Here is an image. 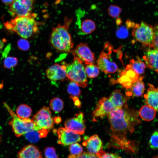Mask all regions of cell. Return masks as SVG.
I'll return each mask as SVG.
<instances>
[{"mask_svg":"<svg viewBox=\"0 0 158 158\" xmlns=\"http://www.w3.org/2000/svg\"><path fill=\"white\" fill-rule=\"evenodd\" d=\"M4 45V42L0 40V50L3 48Z\"/></svg>","mask_w":158,"mask_h":158,"instance_id":"f6af8a7d","label":"cell"},{"mask_svg":"<svg viewBox=\"0 0 158 158\" xmlns=\"http://www.w3.org/2000/svg\"><path fill=\"white\" fill-rule=\"evenodd\" d=\"M86 147L89 152L97 154L102 150V143L101 140L96 134L91 136L83 143Z\"/></svg>","mask_w":158,"mask_h":158,"instance_id":"2e32d148","label":"cell"},{"mask_svg":"<svg viewBox=\"0 0 158 158\" xmlns=\"http://www.w3.org/2000/svg\"><path fill=\"white\" fill-rule=\"evenodd\" d=\"M82 32L84 34H88L95 31L96 26L95 22L91 19H86L81 21L77 20Z\"/></svg>","mask_w":158,"mask_h":158,"instance_id":"cb8c5ba5","label":"cell"},{"mask_svg":"<svg viewBox=\"0 0 158 158\" xmlns=\"http://www.w3.org/2000/svg\"><path fill=\"white\" fill-rule=\"evenodd\" d=\"M71 19H65L64 25L58 24L53 28L50 41L51 44L57 50L64 53L71 51L73 43L68 30Z\"/></svg>","mask_w":158,"mask_h":158,"instance_id":"277c9868","label":"cell"},{"mask_svg":"<svg viewBox=\"0 0 158 158\" xmlns=\"http://www.w3.org/2000/svg\"><path fill=\"white\" fill-rule=\"evenodd\" d=\"M36 14L24 16L16 17L4 23L6 29L13 31L21 37L27 39L39 32V23L35 20Z\"/></svg>","mask_w":158,"mask_h":158,"instance_id":"7a4b0ae2","label":"cell"},{"mask_svg":"<svg viewBox=\"0 0 158 158\" xmlns=\"http://www.w3.org/2000/svg\"><path fill=\"white\" fill-rule=\"evenodd\" d=\"M49 131L42 129L39 130H33L25 134V138L29 141L35 142H37L40 138H44L47 135Z\"/></svg>","mask_w":158,"mask_h":158,"instance_id":"603a6c76","label":"cell"},{"mask_svg":"<svg viewBox=\"0 0 158 158\" xmlns=\"http://www.w3.org/2000/svg\"><path fill=\"white\" fill-rule=\"evenodd\" d=\"M42 158V157H39V158Z\"/></svg>","mask_w":158,"mask_h":158,"instance_id":"7dc6e473","label":"cell"},{"mask_svg":"<svg viewBox=\"0 0 158 158\" xmlns=\"http://www.w3.org/2000/svg\"><path fill=\"white\" fill-rule=\"evenodd\" d=\"M83 113L80 112L73 118L66 120L65 122V128L79 135L83 134L86 127Z\"/></svg>","mask_w":158,"mask_h":158,"instance_id":"8fae6325","label":"cell"},{"mask_svg":"<svg viewBox=\"0 0 158 158\" xmlns=\"http://www.w3.org/2000/svg\"><path fill=\"white\" fill-rule=\"evenodd\" d=\"M122 23V21L121 18H116V24L119 25H121Z\"/></svg>","mask_w":158,"mask_h":158,"instance_id":"ee69618b","label":"cell"},{"mask_svg":"<svg viewBox=\"0 0 158 158\" xmlns=\"http://www.w3.org/2000/svg\"><path fill=\"white\" fill-rule=\"evenodd\" d=\"M116 35L120 38H124L127 37L128 32L127 28L124 26H120L117 30Z\"/></svg>","mask_w":158,"mask_h":158,"instance_id":"d590c367","label":"cell"},{"mask_svg":"<svg viewBox=\"0 0 158 158\" xmlns=\"http://www.w3.org/2000/svg\"><path fill=\"white\" fill-rule=\"evenodd\" d=\"M120 76L116 80H113V84L119 83L126 89H130L132 84L138 79L137 74L131 69L125 68L120 73Z\"/></svg>","mask_w":158,"mask_h":158,"instance_id":"5bb4252c","label":"cell"},{"mask_svg":"<svg viewBox=\"0 0 158 158\" xmlns=\"http://www.w3.org/2000/svg\"><path fill=\"white\" fill-rule=\"evenodd\" d=\"M3 104L11 116L8 124L11 126L17 137H20L33 130H36V125L32 119H22L19 118L6 103L4 102Z\"/></svg>","mask_w":158,"mask_h":158,"instance_id":"5b68a950","label":"cell"},{"mask_svg":"<svg viewBox=\"0 0 158 158\" xmlns=\"http://www.w3.org/2000/svg\"><path fill=\"white\" fill-rule=\"evenodd\" d=\"M16 112V114L19 118L22 119L27 118L31 116L32 110L28 105L22 104L18 107Z\"/></svg>","mask_w":158,"mask_h":158,"instance_id":"d4e9b609","label":"cell"},{"mask_svg":"<svg viewBox=\"0 0 158 158\" xmlns=\"http://www.w3.org/2000/svg\"><path fill=\"white\" fill-rule=\"evenodd\" d=\"M128 96L122 94L120 90L117 89L111 93L109 99L115 108H120L127 105Z\"/></svg>","mask_w":158,"mask_h":158,"instance_id":"d6986e66","label":"cell"},{"mask_svg":"<svg viewBox=\"0 0 158 158\" xmlns=\"http://www.w3.org/2000/svg\"><path fill=\"white\" fill-rule=\"evenodd\" d=\"M49 106L56 113H58L63 110L64 104L63 101L61 99L55 97L51 100Z\"/></svg>","mask_w":158,"mask_h":158,"instance_id":"83f0119b","label":"cell"},{"mask_svg":"<svg viewBox=\"0 0 158 158\" xmlns=\"http://www.w3.org/2000/svg\"><path fill=\"white\" fill-rule=\"evenodd\" d=\"M115 108L109 98L103 97L97 102L92 113L93 116L95 118L100 117L102 118L105 116H107Z\"/></svg>","mask_w":158,"mask_h":158,"instance_id":"4fadbf2b","label":"cell"},{"mask_svg":"<svg viewBox=\"0 0 158 158\" xmlns=\"http://www.w3.org/2000/svg\"><path fill=\"white\" fill-rule=\"evenodd\" d=\"M44 154L45 158H58L56 150L52 147H47L44 150Z\"/></svg>","mask_w":158,"mask_h":158,"instance_id":"836d02e7","label":"cell"},{"mask_svg":"<svg viewBox=\"0 0 158 158\" xmlns=\"http://www.w3.org/2000/svg\"><path fill=\"white\" fill-rule=\"evenodd\" d=\"M1 135L0 134V143L1 142Z\"/></svg>","mask_w":158,"mask_h":158,"instance_id":"bcb514c9","label":"cell"},{"mask_svg":"<svg viewBox=\"0 0 158 158\" xmlns=\"http://www.w3.org/2000/svg\"></svg>","mask_w":158,"mask_h":158,"instance_id":"c3c4849f","label":"cell"},{"mask_svg":"<svg viewBox=\"0 0 158 158\" xmlns=\"http://www.w3.org/2000/svg\"><path fill=\"white\" fill-rule=\"evenodd\" d=\"M25 39H20L18 42V46L21 50L26 51L30 47L29 43Z\"/></svg>","mask_w":158,"mask_h":158,"instance_id":"8d00e7d4","label":"cell"},{"mask_svg":"<svg viewBox=\"0 0 158 158\" xmlns=\"http://www.w3.org/2000/svg\"><path fill=\"white\" fill-rule=\"evenodd\" d=\"M71 97L74 101V104L76 106L78 107L80 106V102L77 97L71 96Z\"/></svg>","mask_w":158,"mask_h":158,"instance_id":"60d3db41","label":"cell"},{"mask_svg":"<svg viewBox=\"0 0 158 158\" xmlns=\"http://www.w3.org/2000/svg\"><path fill=\"white\" fill-rule=\"evenodd\" d=\"M126 24L127 26V28H133L135 26V24L133 21L128 20L126 22Z\"/></svg>","mask_w":158,"mask_h":158,"instance_id":"ab89813d","label":"cell"},{"mask_svg":"<svg viewBox=\"0 0 158 158\" xmlns=\"http://www.w3.org/2000/svg\"><path fill=\"white\" fill-rule=\"evenodd\" d=\"M85 70L87 76L90 78L97 77L99 73V68L95 64L87 65Z\"/></svg>","mask_w":158,"mask_h":158,"instance_id":"f1b7e54d","label":"cell"},{"mask_svg":"<svg viewBox=\"0 0 158 158\" xmlns=\"http://www.w3.org/2000/svg\"><path fill=\"white\" fill-rule=\"evenodd\" d=\"M67 92L72 97H77L81 94V90L78 85L72 81L70 82L68 85Z\"/></svg>","mask_w":158,"mask_h":158,"instance_id":"f546056e","label":"cell"},{"mask_svg":"<svg viewBox=\"0 0 158 158\" xmlns=\"http://www.w3.org/2000/svg\"><path fill=\"white\" fill-rule=\"evenodd\" d=\"M17 59L14 57H6L4 61V66L6 68L10 69L15 66L17 64Z\"/></svg>","mask_w":158,"mask_h":158,"instance_id":"d6a6232c","label":"cell"},{"mask_svg":"<svg viewBox=\"0 0 158 158\" xmlns=\"http://www.w3.org/2000/svg\"><path fill=\"white\" fill-rule=\"evenodd\" d=\"M3 2L7 5H10L14 1V0H1Z\"/></svg>","mask_w":158,"mask_h":158,"instance_id":"b9f144b4","label":"cell"},{"mask_svg":"<svg viewBox=\"0 0 158 158\" xmlns=\"http://www.w3.org/2000/svg\"><path fill=\"white\" fill-rule=\"evenodd\" d=\"M153 38L151 47L158 50V24L153 27Z\"/></svg>","mask_w":158,"mask_h":158,"instance_id":"e575fe53","label":"cell"},{"mask_svg":"<svg viewBox=\"0 0 158 158\" xmlns=\"http://www.w3.org/2000/svg\"><path fill=\"white\" fill-rule=\"evenodd\" d=\"M129 64L130 68L138 75L143 74L146 68V65L144 62L140 59L135 60L132 59Z\"/></svg>","mask_w":158,"mask_h":158,"instance_id":"484cf974","label":"cell"},{"mask_svg":"<svg viewBox=\"0 0 158 158\" xmlns=\"http://www.w3.org/2000/svg\"><path fill=\"white\" fill-rule=\"evenodd\" d=\"M143 59L148 67L158 73V50L154 49L148 50Z\"/></svg>","mask_w":158,"mask_h":158,"instance_id":"ffe728a7","label":"cell"},{"mask_svg":"<svg viewBox=\"0 0 158 158\" xmlns=\"http://www.w3.org/2000/svg\"><path fill=\"white\" fill-rule=\"evenodd\" d=\"M18 158H38L42 152L35 146L29 145L25 146L18 152Z\"/></svg>","mask_w":158,"mask_h":158,"instance_id":"ac0fdd59","label":"cell"},{"mask_svg":"<svg viewBox=\"0 0 158 158\" xmlns=\"http://www.w3.org/2000/svg\"><path fill=\"white\" fill-rule=\"evenodd\" d=\"M99 158H120L117 155L113 153H105L102 150L97 154Z\"/></svg>","mask_w":158,"mask_h":158,"instance_id":"74e56055","label":"cell"},{"mask_svg":"<svg viewBox=\"0 0 158 158\" xmlns=\"http://www.w3.org/2000/svg\"><path fill=\"white\" fill-rule=\"evenodd\" d=\"M115 49L109 42L104 44L97 60V66L105 74L113 73L119 68L118 63H123L121 48Z\"/></svg>","mask_w":158,"mask_h":158,"instance_id":"3957f363","label":"cell"},{"mask_svg":"<svg viewBox=\"0 0 158 158\" xmlns=\"http://www.w3.org/2000/svg\"><path fill=\"white\" fill-rule=\"evenodd\" d=\"M74 57L82 63L85 65L94 64L95 59L94 54L86 43H80L71 51Z\"/></svg>","mask_w":158,"mask_h":158,"instance_id":"9c48e42d","label":"cell"},{"mask_svg":"<svg viewBox=\"0 0 158 158\" xmlns=\"http://www.w3.org/2000/svg\"><path fill=\"white\" fill-rule=\"evenodd\" d=\"M107 117L113 132L124 137L127 132L132 133L134 127L141 123L138 112L129 109L127 105L115 108Z\"/></svg>","mask_w":158,"mask_h":158,"instance_id":"6da1fadb","label":"cell"},{"mask_svg":"<svg viewBox=\"0 0 158 158\" xmlns=\"http://www.w3.org/2000/svg\"><path fill=\"white\" fill-rule=\"evenodd\" d=\"M69 150L70 154L68 158H76L83 153V149L81 145L77 142L70 145Z\"/></svg>","mask_w":158,"mask_h":158,"instance_id":"4316f807","label":"cell"},{"mask_svg":"<svg viewBox=\"0 0 158 158\" xmlns=\"http://www.w3.org/2000/svg\"><path fill=\"white\" fill-rule=\"evenodd\" d=\"M57 133L58 143L62 145H70L79 142L81 140L79 134L63 127L59 128L57 130Z\"/></svg>","mask_w":158,"mask_h":158,"instance_id":"7c38bea8","label":"cell"},{"mask_svg":"<svg viewBox=\"0 0 158 158\" xmlns=\"http://www.w3.org/2000/svg\"><path fill=\"white\" fill-rule=\"evenodd\" d=\"M122 11V9L120 6L115 5H110L107 9L109 16L114 18H118Z\"/></svg>","mask_w":158,"mask_h":158,"instance_id":"4dcf8cb0","label":"cell"},{"mask_svg":"<svg viewBox=\"0 0 158 158\" xmlns=\"http://www.w3.org/2000/svg\"><path fill=\"white\" fill-rule=\"evenodd\" d=\"M47 77L52 81H63L67 77L65 71L61 65L55 63L50 66L46 71Z\"/></svg>","mask_w":158,"mask_h":158,"instance_id":"9a60e30c","label":"cell"},{"mask_svg":"<svg viewBox=\"0 0 158 158\" xmlns=\"http://www.w3.org/2000/svg\"><path fill=\"white\" fill-rule=\"evenodd\" d=\"M148 85L149 87L144 96L145 102L157 111L158 110V87L155 88L153 85L150 84Z\"/></svg>","mask_w":158,"mask_h":158,"instance_id":"e0dca14e","label":"cell"},{"mask_svg":"<svg viewBox=\"0 0 158 158\" xmlns=\"http://www.w3.org/2000/svg\"><path fill=\"white\" fill-rule=\"evenodd\" d=\"M143 77L140 76L138 79L133 83L130 88V91L127 92V95L133 96L137 97L142 96L144 93L145 87L142 81Z\"/></svg>","mask_w":158,"mask_h":158,"instance_id":"44dd1931","label":"cell"},{"mask_svg":"<svg viewBox=\"0 0 158 158\" xmlns=\"http://www.w3.org/2000/svg\"><path fill=\"white\" fill-rule=\"evenodd\" d=\"M135 40L151 47L153 38V28L150 24L141 21L135 24L132 32Z\"/></svg>","mask_w":158,"mask_h":158,"instance_id":"52a82bcc","label":"cell"},{"mask_svg":"<svg viewBox=\"0 0 158 158\" xmlns=\"http://www.w3.org/2000/svg\"><path fill=\"white\" fill-rule=\"evenodd\" d=\"M148 144L151 149H158V130L152 133L149 139Z\"/></svg>","mask_w":158,"mask_h":158,"instance_id":"1f68e13d","label":"cell"},{"mask_svg":"<svg viewBox=\"0 0 158 158\" xmlns=\"http://www.w3.org/2000/svg\"><path fill=\"white\" fill-rule=\"evenodd\" d=\"M54 122L56 123H60L61 121V118L59 117H57L54 118Z\"/></svg>","mask_w":158,"mask_h":158,"instance_id":"7bdbcfd3","label":"cell"},{"mask_svg":"<svg viewBox=\"0 0 158 158\" xmlns=\"http://www.w3.org/2000/svg\"><path fill=\"white\" fill-rule=\"evenodd\" d=\"M34 0H14L9 5L8 12L13 17L27 16L32 14Z\"/></svg>","mask_w":158,"mask_h":158,"instance_id":"ba28073f","label":"cell"},{"mask_svg":"<svg viewBox=\"0 0 158 158\" xmlns=\"http://www.w3.org/2000/svg\"><path fill=\"white\" fill-rule=\"evenodd\" d=\"M157 111L152 107L148 105L142 106L138 112L140 117L146 121H150L155 118Z\"/></svg>","mask_w":158,"mask_h":158,"instance_id":"7402d4cb","label":"cell"},{"mask_svg":"<svg viewBox=\"0 0 158 158\" xmlns=\"http://www.w3.org/2000/svg\"><path fill=\"white\" fill-rule=\"evenodd\" d=\"M61 65L68 79L75 82L79 86L83 87H86L87 85V75L82 63L73 59V61L69 64L62 61Z\"/></svg>","mask_w":158,"mask_h":158,"instance_id":"8992f818","label":"cell"},{"mask_svg":"<svg viewBox=\"0 0 158 158\" xmlns=\"http://www.w3.org/2000/svg\"><path fill=\"white\" fill-rule=\"evenodd\" d=\"M76 158H99L96 154L89 152H83L78 156Z\"/></svg>","mask_w":158,"mask_h":158,"instance_id":"f35d334b","label":"cell"},{"mask_svg":"<svg viewBox=\"0 0 158 158\" xmlns=\"http://www.w3.org/2000/svg\"><path fill=\"white\" fill-rule=\"evenodd\" d=\"M32 120L35 123L38 129H44L49 130L54 125V118L49 108L44 107L35 114Z\"/></svg>","mask_w":158,"mask_h":158,"instance_id":"30bf717a","label":"cell"}]
</instances>
